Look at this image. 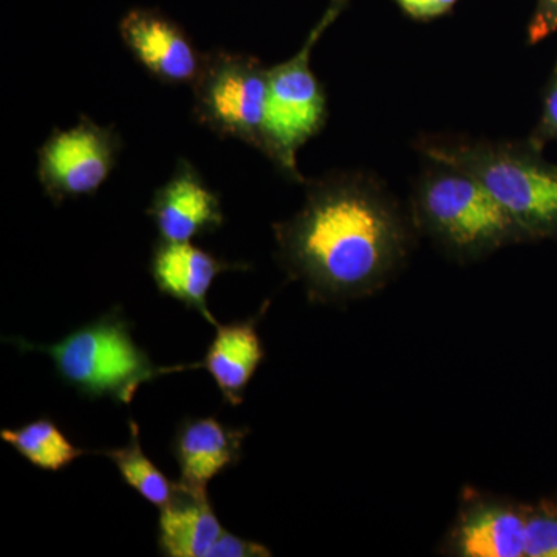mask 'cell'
<instances>
[{"mask_svg": "<svg viewBox=\"0 0 557 557\" xmlns=\"http://www.w3.org/2000/svg\"><path fill=\"white\" fill-rule=\"evenodd\" d=\"M302 209L273 226L278 262L311 299L357 298L379 287L405 258L408 228L375 178L338 172L306 182Z\"/></svg>", "mask_w": 557, "mask_h": 557, "instance_id": "cell-1", "label": "cell"}, {"mask_svg": "<svg viewBox=\"0 0 557 557\" xmlns=\"http://www.w3.org/2000/svg\"><path fill=\"white\" fill-rule=\"evenodd\" d=\"M431 161L467 171L511 219L520 240L557 239V164L533 138L487 141L461 137L418 139Z\"/></svg>", "mask_w": 557, "mask_h": 557, "instance_id": "cell-2", "label": "cell"}, {"mask_svg": "<svg viewBox=\"0 0 557 557\" xmlns=\"http://www.w3.org/2000/svg\"><path fill=\"white\" fill-rule=\"evenodd\" d=\"M21 351H42L53 359L62 383L90 399L110 398L131 405L143 384L170 373L196 369L193 366L156 364L132 336V324L120 307L70 332L57 344L42 346L25 339H10Z\"/></svg>", "mask_w": 557, "mask_h": 557, "instance_id": "cell-3", "label": "cell"}, {"mask_svg": "<svg viewBox=\"0 0 557 557\" xmlns=\"http://www.w3.org/2000/svg\"><path fill=\"white\" fill-rule=\"evenodd\" d=\"M413 189V214L443 247L463 258H475L519 234L490 190L467 171L431 161Z\"/></svg>", "mask_w": 557, "mask_h": 557, "instance_id": "cell-4", "label": "cell"}, {"mask_svg": "<svg viewBox=\"0 0 557 557\" xmlns=\"http://www.w3.org/2000/svg\"><path fill=\"white\" fill-rule=\"evenodd\" d=\"M338 0L311 30L302 49L282 64L269 69L265 148L263 152L282 174L306 183L298 171L299 149L324 129L329 119L327 95L310 67L313 47L341 11Z\"/></svg>", "mask_w": 557, "mask_h": 557, "instance_id": "cell-5", "label": "cell"}, {"mask_svg": "<svg viewBox=\"0 0 557 557\" xmlns=\"http://www.w3.org/2000/svg\"><path fill=\"white\" fill-rule=\"evenodd\" d=\"M194 87V119L219 137L265 148L269 69L256 57L236 51L205 53Z\"/></svg>", "mask_w": 557, "mask_h": 557, "instance_id": "cell-6", "label": "cell"}, {"mask_svg": "<svg viewBox=\"0 0 557 557\" xmlns=\"http://www.w3.org/2000/svg\"><path fill=\"white\" fill-rule=\"evenodd\" d=\"M123 139L112 126L81 115L67 131L54 129L38 150V177L53 205L94 196L119 164Z\"/></svg>", "mask_w": 557, "mask_h": 557, "instance_id": "cell-7", "label": "cell"}, {"mask_svg": "<svg viewBox=\"0 0 557 557\" xmlns=\"http://www.w3.org/2000/svg\"><path fill=\"white\" fill-rule=\"evenodd\" d=\"M120 35L132 57L160 83H196L205 53L170 17L159 11L132 10L120 22Z\"/></svg>", "mask_w": 557, "mask_h": 557, "instance_id": "cell-8", "label": "cell"}, {"mask_svg": "<svg viewBox=\"0 0 557 557\" xmlns=\"http://www.w3.org/2000/svg\"><path fill=\"white\" fill-rule=\"evenodd\" d=\"M148 215L160 239L193 242L214 233L225 222L220 196L188 160L180 159L172 177L153 194Z\"/></svg>", "mask_w": 557, "mask_h": 557, "instance_id": "cell-9", "label": "cell"}, {"mask_svg": "<svg viewBox=\"0 0 557 557\" xmlns=\"http://www.w3.org/2000/svg\"><path fill=\"white\" fill-rule=\"evenodd\" d=\"M248 434V428L226 426L215 417L183 418L171 442L180 485L194 493H208L212 479L239 463Z\"/></svg>", "mask_w": 557, "mask_h": 557, "instance_id": "cell-10", "label": "cell"}, {"mask_svg": "<svg viewBox=\"0 0 557 557\" xmlns=\"http://www.w3.org/2000/svg\"><path fill=\"white\" fill-rule=\"evenodd\" d=\"M248 270L242 262L215 258L193 242L160 239L153 247L149 271L163 296L197 311L209 324L218 325L208 307V293L215 278L226 271Z\"/></svg>", "mask_w": 557, "mask_h": 557, "instance_id": "cell-11", "label": "cell"}, {"mask_svg": "<svg viewBox=\"0 0 557 557\" xmlns=\"http://www.w3.org/2000/svg\"><path fill=\"white\" fill-rule=\"evenodd\" d=\"M259 314L245 321L215 325V336L200 368L218 384L226 405L237 408L244 403L249 381L265 359L258 332Z\"/></svg>", "mask_w": 557, "mask_h": 557, "instance_id": "cell-12", "label": "cell"}, {"mask_svg": "<svg viewBox=\"0 0 557 557\" xmlns=\"http://www.w3.org/2000/svg\"><path fill=\"white\" fill-rule=\"evenodd\" d=\"M225 531L208 493H194L178 483L177 496L160 509L157 545L163 556L212 557Z\"/></svg>", "mask_w": 557, "mask_h": 557, "instance_id": "cell-13", "label": "cell"}, {"mask_svg": "<svg viewBox=\"0 0 557 557\" xmlns=\"http://www.w3.org/2000/svg\"><path fill=\"white\" fill-rule=\"evenodd\" d=\"M527 516L500 505L469 511L456 534L457 552L467 557L525 556Z\"/></svg>", "mask_w": 557, "mask_h": 557, "instance_id": "cell-14", "label": "cell"}, {"mask_svg": "<svg viewBox=\"0 0 557 557\" xmlns=\"http://www.w3.org/2000/svg\"><path fill=\"white\" fill-rule=\"evenodd\" d=\"M0 438L28 463L42 471L60 472L86 454V450L70 442L50 417H40L17 428L2 429Z\"/></svg>", "mask_w": 557, "mask_h": 557, "instance_id": "cell-15", "label": "cell"}, {"mask_svg": "<svg viewBox=\"0 0 557 557\" xmlns=\"http://www.w3.org/2000/svg\"><path fill=\"white\" fill-rule=\"evenodd\" d=\"M102 454L119 469L123 482L153 507L163 509L177 496L178 482H171L139 445V428L134 418L129 420L127 445Z\"/></svg>", "mask_w": 557, "mask_h": 557, "instance_id": "cell-16", "label": "cell"}, {"mask_svg": "<svg viewBox=\"0 0 557 557\" xmlns=\"http://www.w3.org/2000/svg\"><path fill=\"white\" fill-rule=\"evenodd\" d=\"M525 556L557 557V508L541 507L527 516Z\"/></svg>", "mask_w": 557, "mask_h": 557, "instance_id": "cell-17", "label": "cell"}, {"mask_svg": "<svg viewBox=\"0 0 557 557\" xmlns=\"http://www.w3.org/2000/svg\"><path fill=\"white\" fill-rule=\"evenodd\" d=\"M531 138L541 146L548 141H557V62L544 90L541 120Z\"/></svg>", "mask_w": 557, "mask_h": 557, "instance_id": "cell-18", "label": "cell"}, {"mask_svg": "<svg viewBox=\"0 0 557 557\" xmlns=\"http://www.w3.org/2000/svg\"><path fill=\"white\" fill-rule=\"evenodd\" d=\"M557 32V0H539L530 25H528V42H541Z\"/></svg>", "mask_w": 557, "mask_h": 557, "instance_id": "cell-19", "label": "cell"}, {"mask_svg": "<svg viewBox=\"0 0 557 557\" xmlns=\"http://www.w3.org/2000/svg\"><path fill=\"white\" fill-rule=\"evenodd\" d=\"M271 556L270 549L248 541V539L236 536L225 531L215 545L212 557H265Z\"/></svg>", "mask_w": 557, "mask_h": 557, "instance_id": "cell-20", "label": "cell"}, {"mask_svg": "<svg viewBox=\"0 0 557 557\" xmlns=\"http://www.w3.org/2000/svg\"><path fill=\"white\" fill-rule=\"evenodd\" d=\"M458 0H397L399 9L416 21H431L454 9Z\"/></svg>", "mask_w": 557, "mask_h": 557, "instance_id": "cell-21", "label": "cell"}]
</instances>
